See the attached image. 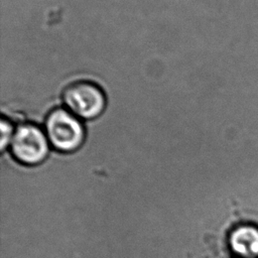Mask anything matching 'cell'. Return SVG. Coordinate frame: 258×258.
Listing matches in <instances>:
<instances>
[{"instance_id": "5", "label": "cell", "mask_w": 258, "mask_h": 258, "mask_svg": "<svg viewBox=\"0 0 258 258\" xmlns=\"http://www.w3.org/2000/svg\"><path fill=\"white\" fill-rule=\"evenodd\" d=\"M13 135H14V132H13V127H12L11 123L8 120H6L5 118H2V120H1V143H0L2 150L9 144V142L11 143Z\"/></svg>"}, {"instance_id": "3", "label": "cell", "mask_w": 258, "mask_h": 258, "mask_svg": "<svg viewBox=\"0 0 258 258\" xmlns=\"http://www.w3.org/2000/svg\"><path fill=\"white\" fill-rule=\"evenodd\" d=\"M63 102L75 116L94 119L106 107V97L100 87L91 82H78L70 85L63 92Z\"/></svg>"}, {"instance_id": "4", "label": "cell", "mask_w": 258, "mask_h": 258, "mask_svg": "<svg viewBox=\"0 0 258 258\" xmlns=\"http://www.w3.org/2000/svg\"><path fill=\"white\" fill-rule=\"evenodd\" d=\"M227 244L234 258H258V226L250 223L233 226Z\"/></svg>"}, {"instance_id": "1", "label": "cell", "mask_w": 258, "mask_h": 258, "mask_svg": "<svg viewBox=\"0 0 258 258\" xmlns=\"http://www.w3.org/2000/svg\"><path fill=\"white\" fill-rule=\"evenodd\" d=\"M45 134L49 143L60 152L77 150L85 140V129L73 113L54 109L45 121Z\"/></svg>"}, {"instance_id": "2", "label": "cell", "mask_w": 258, "mask_h": 258, "mask_svg": "<svg viewBox=\"0 0 258 258\" xmlns=\"http://www.w3.org/2000/svg\"><path fill=\"white\" fill-rule=\"evenodd\" d=\"M49 141L45 132L33 124L17 127L11 140V152L15 159L26 165L42 162L49 151Z\"/></svg>"}]
</instances>
